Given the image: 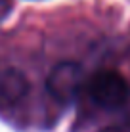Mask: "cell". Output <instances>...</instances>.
Listing matches in <instances>:
<instances>
[{"instance_id": "6da1fadb", "label": "cell", "mask_w": 130, "mask_h": 132, "mask_svg": "<svg viewBox=\"0 0 130 132\" xmlns=\"http://www.w3.org/2000/svg\"><path fill=\"white\" fill-rule=\"evenodd\" d=\"M86 90L92 102L107 111L124 107V103L130 98L128 80L115 69H101L94 73L86 84Z\"/></svg>"}, {"instance_id": "7a4b0ae2", "label": "cell", "mask_w": 130, "mask_h": 132, "mask_svg": "<svg viewBox=\"0 0 130 132\" xmlns=\"http://www.w3.org/2000/svg\"><path fill=\"white\" fill-rule=\"evenodd\" d=\"M84 84V67L77 61H59L46 79L48 94L61 105L73 103Z\"/></svg>"}, {"instance_id": "3957f363", "label": "cell", "mask_w": 130, "mask_h": 132, "mask_svg": "<svg viewBox=\"0 0 130 132\" xmlns=\"http://www.w3.org/2000/svg\"><path fill=\"white\" fill-rule=\"evenodd\" d=\"M31 90L29 79L19 69H8L0 77V107H15Z\"/></svg>"}, {"instance_id": "277c9868", "label": "cell", "mask_w": 130, "mask_h": 132, "mask_svg": "<svg viewBox=\"0 0 130 132\" xmlns=\"http://www.w3.org/2000/svg\"><path fill=\"white\" fill-rule=\"evenodd\" d=\"M100 132H130V121H123L117 125H109L105 128H101Z\"/></svg>"}, {"instance_id": "5b68a950", "label": "cell", "mask_w": 130, "mask_h": 132, "mask_svg": "<svg viewBox=\"0 0 130 132\" xmlns=\"http://www.w3.org/2000/svg\"><path fill=\"white\" fill-rule=\"evenodd\" d=\"M12 12V0H0V23L10 15Z\"/></svg>"}]
</instances>
